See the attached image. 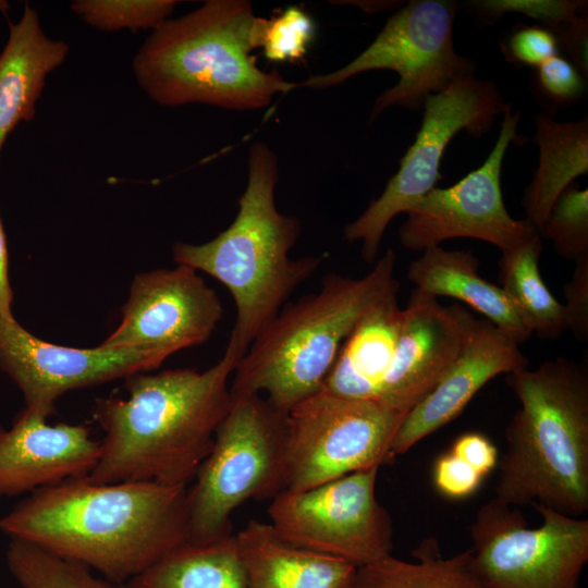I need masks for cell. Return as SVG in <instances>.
Returning a JSON list of instances; mask_svg holds the SVG:
<instances>
[{"instance_id": "cell-1", "label": "cell", "mask_w": 588, "mask_h": 588, "mask_svg": "<svg viewBox=\"0 0 588 588\" xmlns=\"http://www.w3.org/2000/svg\"><path fill=\"white\" fill-rule=\"evenodd\" d=\"M0 531L127 584L191 540L187 487L72 479L29 493Z\"/></svg>"}, {"instance_id": "cell-2", "label": "cell", "mask_w": 588, "mask_h": 588, "mask_svg": "<svg viewBox=\"0 0 588 588\" xmlns=\"http://www.w3.org/2000/svg\"><path fill=\"white\" fill-rule=\"evenodd\" d=\"M242 356L226 346L210 368L139 372L124 379L127 397L97 399L105 432L93 483H191L232 404L230 380Z\"/></svg>"}, {"instance_id": "cell-3", "label": "cell", "mask_w": 588, "mask_h": 588, "mask_svg": "<svg viewBox=\"0 0 588 588\" xmlns=\"http://www.w3.org/2000/svg\"><path fill=\"white\" fill-rule=\"evenodd\" d=\"M267 19L246 0H208L151 32L133 59L139 87L155 102L177 107L205 103L256 110L297 83L258 68Z\"/></svg>"}, {"instance_id": "cell-4", "label": "cell", "mask_w": 588, "mask_h": 588, "mask_svg": "<svg viewBox=\"0 0 588 588\" xmlns=\"http://www.w3.org/2000/svg\"><path fill=\"white\" fill-rule=\"evenodd\" d=\"M278 179L274 151L266 143L252 144L247 183L233 222L206 243L177 242L172 248L176 265L203 271L229 290L236 319L228 347L242 357L323 260L322 256H290L302 223L277 208Z\"/></svg>"}, {"instance_id": "cell-5", "label": "cell", "mask_w": 588, "mask_h": 588, "mask_svg": "<svg viewBox=\"0 0 588 588\" xmlns=\"http://www.w3.org/2000/svg\"><path fill=\"white\" fill-rule=\"evenodd\" d=\"M519 408L505 429L495 499L581 517L588 511V372L565 357L509 373Z\"/></svg>"}, {"instance_id": "cell-6", "label": "cell", "mask_w": 588, "mask_h": 588, "mask_svg": "<svg viewBox=\"0 0 588 588\" xmlns=\"http://www.w3.org/2000/svg\"><path fill=\"white\" fill-rule=\"evenodd\" d=\"M395 261L390 248L366 275L327 274L317 292L287 302L237 363L232 397L261 395L286 413L318 393L356 324L397 294Z\"/></svg>"}, {"instance_id": "cell-7", "label": "cell", "mask_w": 588, "mask_h": 588, "mask_svg": "<svg viewBox=\"0 0 588 588\" xmlns=\"http://www.w3.org/2000/svg\"><path fill=\"white\" fill-rule=\"evenodd\" d=\"M232 399L208 456L187 487L192 541L231 532L230 517L240 505L281 492L286 413L261 395Z\"/></svg>"}, {"instance_id": "cell-8", "label": "cell", "mask_w": 588, "mask_h": 588, "mask_svg": "<svg viewBox=\"0 0 588 588\" xmlns=\"http://www.w3.org/2000/svg\"><path fill=\"white\" fill-rule=\"evenodd\" d=\"M455 12L456 4L451 1H409L388 19L372 42L350 63L299 82L298 87L328 88L363 72L392 70L400 78L377 97L370 120L391 106L419 109L429 95L474 75L475 62L454 49Z\"/></svg>"}, {"instance_id": "cell-9", "label": "cell", "mask_w": 588, "mask_h": 588, "mask_svg": "<svg viewBox=\"0 0 588 588\" xmlns=\"http://www.w3.org/2000/svg\"><path fill=\"white\" fill-rule=\"evenodd\" d=\"M405 416L323 391L286 412L282 491H301L392 461Z\"/></svg>"}, {"instance_id": "cell-10", "label": "cell", "mask_w": 588, "mask_h": 588, "mask_svg": "<svg viewBox=\"0 0 588 588\" xmlns=\"http://www.w3.org/2000/svg\"><path fill=\"white\" fill-rule=\"evenodd\" d=\"M510 105L492 82L475 75L462 77L426 98L421 126L397 172L381 195L344 228L347 242L362 243L365 261L376 260L389 223L436 187L442 156L453 137L463 130L470 136H482L495 115L504 113Z\"/></svg>"}, {"instance_id": "cell-11", "label": "cell", "mask_w": 588, "mask_h": 588, "mask_svg": "<svg viewBox=\"0 0 588 588\" xmlns=\"http://www.w3.org/2000/svg\"><path fill=\"white\" fill-rule=\"evenodd\" d=\"M529 528L516 506L495 498L470 525L471 565L488 588H578L588 561V519L538 507Z\"/></svg>"}, {"instance_id": "cell-12", "label": "cell", "mask_w": 588, "mask_h": 588, "mask_svg": "<svg viewBox=\"0 0 588 588\" xmlns=\"http://www.w3.org/2000/svg\"><path fill=\"white\" fill-rule=\"evenodd\" d=\"M379 467L301 491H282L268 509L287 542L359 568L391 554L392 520L376 497Z\"/></svg>"}, {"instance_id": "cell-13", "label": "cell", "mask_w": 588, "mask_h": 588, "mask_svg": "<svg viewBox=\"0 0 588 588\" xmlns=\"http://www.w3.org/2000/svg\"><path fill=\"white\" fill-rule=\"evenodd\" d=\"M498 139L485 162L446 188H432L406 212L399 230L401 244L425 250L455 237L491 243L501 253L513 249L538 230L527 219H514L503 201L501 171L506 150L517 139L519 112L503 113Z\"/></svg>"}, {"instance_id": "cell-14", "label": "cell", "mask_w": 588, "mask_h": 588, "mask_svg": "<svg viewBox=\"0 0 588 588\" xmlns=\"http://www.w3.org/2000/svg\"><path fill=\"white\" fill-rule=\"evenodd\" d=\"M169 355L151 347L76 348L42 341L0 317V369L22 392L28 416L46 419L65 393L158 368Z\"/></svg>"}, {"instance_id": "cell-15", "label": "cell", "mask_w": 588, "mask_h": 588, "mask_svg": "<svg viewBox=\"0 0 588 588\" xmlns=\"http://www.w3.org/2000/svg\"><path fill=\"white\" fill-rule=\"evenodd\" d=\"M222 316L220 297L195 269H156L134 277L120 324L99 345L151 347L171 356L206 342Z\"/></svg>"}, {"instance_id": "cell-16", "label": "cell", "mask_w": 588, "mask_h": 588, "mask_svg": "<svg viewBox=\"0 0 588 588\" xmlns=\"http://www.w3.org/2000/svg\"><path fill=\"white\" fill-rule=\"evenodd\" d=\"M476 318L418 289L403 308L394 358L378 404L406 416L443 378L462 352Z\"/></svg>"}, {"instance_id": "cell-17", "label": "cell", "mask_w": 588, "mask_h": 588, "mask_svg": "<svg viewBox=\"0 0 588 588\" xmlns=\"http://www.w3.org/2000/svg\"><path fill=\"white\" fill-rule=\"evenodd\" d=\"M518 344L489 320L476 319L454 364L403 419L392 442L394 457L456 418L492 378L526 369Z\"/></svg>"}, {"instance_id": "cell-18", "label": "cell", "mask_w": 588, "mask_h": 588, "mask_svg": "<svg viewBox=\"0 0 588 588\" xmlns=\"http://www.w3.org/2000/svg\"><path fill=\"white\" fill-rule=\"evenodd\" d=\"M99 456L86 426L50 425L21 411L10 429L0 427V499L85 478Z\"/></svg>"}, {"instance_id": "cell-19", "label": "cell", "mask_w": 588, "mask_h": 588, "mask_svg": "<svg viewBox=\"0 0 588 588\" xmlns=\"http://www.w3.org/2000/svg\"><path fill=\"white\" fill-rule=\"evenodd\" d=\"M245 588H353L357 567L284 540L250 519L236 535Z\"/></svg>"}, {"instance_id": "cell-20", "label": "cell", "mask_w": 588, "mask_h": 588, "mask_svg": "<svg viewBox=\"0 0 588 588\" xmlns=\"http://www.w3.org/2000/svg\"><path fill=\"white\" fill-rule=\"evenodd\" d=\"M9 38L0 53V151L8 135L35 114L46 77L69 53L63 40L46 35L36 10L25 4L17 23H9Z\"/></svg>"}, {"instance_id": "cell-21", "label": "cell", "mask_w": 588, "mask_h": 588, "mask_svg": "<svg viewBox=\"0 0 588 588\" xmlns=\"http://www.w3.org/2000/svg\"><path fill=\"white\" fill-rule=\"evenodd\" d=\"M392 294L356 324L342 344L320 391L378 404L390 371L403 322Z\"/></svg>"}, {"instance_id": "cell-22", "label": "cell", "mask_w": 588, "mask_h": 588, "mask_svg": "<svg viewBox=\"0 0 588 588\" xmlns=\"http://www.w3.org/2000/svg\"><path fill=\"white\" fill-rule=\"evenodd\" d=\"M479 265L470 252L433 246L422 250V255L408 266L406 275L416 289L428 295L449 296L466 303L518 343L528 340L532 332L501 286L479 274Z\"/></svg>"}, {"instance_id": "cell-23", "label": "cell", "mask_w": 588, "mask_h": 588, "mask_svg": "<svg viewBox=\"0 0 588 588\" xmlns=\"http://www.w3.org/2000/svg\"><path fill=\"white\" fill-rule=\"evenodd\" d=\"M535 123L539 162L522 206L526 219L539 231L561 194L588 172V119L560 122L539 113Z\"/></svg>"}, {"instance_id": "cell-24", "label": "cell", "mask_w": 588, "mask_h": 588, "mask_svg": "<svg viewBox=\"0 0 588 588\" xmlns=\"http://www.w3.org/2000/svg\"><path fill=\"white\" fill-rule=\"evenodd\" d=\"M127 584L132 588H245L236 536L189 540Z\"/></svg>"}, {"instance_id": "cell-25", "label": "cell", "mask_w": 588, "mask_h": 588, "mask_svg": "<svg viewBox=\"0 0 588 588\" xmlns=\"http://www.w3.org/2000/svg\"><path fill=\"white\" fill-rule=\"evenodd\" d=\"M542 241L538 234L502 253L500 281L525 326L540 339H558L567 330L565 308L544 284L539 270Z\"/></svg>"}, {"instance_id": "cell-26", "label": "cell", "mask_w": 588, "mask_h": 588, "mask_svg": "<svg viewBox=\"0 0 588 588\" xmlns=\"http://www.w3.org/2000/svg\"><path fill=\"white\" fill-rule=\"evenodd\" d=\"M414 562L392 554L357 568L353 588H488L471 565L469 549L442 558L437 540L426 539Z\"/></svg>"}, {"instance_id": "cell-27", "label": "cell", "mask_w": 588, "mask_h": 588, "mask_svg": "<svg viewBox=\"0 0 588 588\" xmlns=\"http://www.w3.org/2000/svg\"><path fill=\"white\" fill-rule=\"evenodd\" d=\"M5 560L10 574L21 588H132L17 540L9 542Z\"/></svg>"}, {"instance_id": "cell-28", "label": "cell", "mask_w": 588, "mask_h": 588, "mask_svg": "<svg viewBox=\"0 0 588 588\" xmlns=\"http://www.w3.org/2000/svg\"><path fill=\"white\" fill-rule=\"evenodd\" d=\"M175 0H76L71 10L85 23L105 32L156 29L175 9Z\"/></svg>"}, {"instance_id": "cell-29", "label": "cell", "mask_w": 588, "mask_h": 588, "mask_svg": "<svg viewBox=\"0 0 588 588\" xmlns=\"http://www.w3.org/2000/svg\"><path fill=\"white\" fill-rule=\"evenodd\" d=\"M538 233L550 240L555 252L567 260L588 255V189L573 182L558 198Z\"/></svg>"}, {"instance_id": "cell-30", "label": "cell", "mask_w": 588, "mask_h": 588, "mask_svg": "<svg viewBox=\"0 0 588 588\" xmlns=\"http://www.w3.org/2000/svg\"><path fill=\"white\" fill-rule=\"evenodd\" d=\"M315 34L313 17L292 5L267 21L261 48L272 62H293L306 54Z\"/></svg>"}, {"instance_id": "cell-31", "label": "cell", "mask_w": 588, "mask_h": 588, "mask_svg": "<svg viewBox=\"0 0 588 588\" xmlns=\"http://www.w3.org/2000/svg\"><path fill=\"white\" fill-rule=\"evenodd\" d=\"M468 5L485 19L520 13L539 21L548 29L587 13V2L579 0H475Z\"/></svg>"}, {"instance_id": "cell-32", "label": "cell", "mask_w": 588, "mask_h": 588, "mask_svg": "<svg viewBox=\"0 0 588 588\" xmlns=\"http://www.w3.org/2000/svg\"><path fill=\"white\" fill-rule=\"evenodd\" d=\"M537 83L541 95L555 106H567L585 91L584 76L559 54L538 66Z\"/></svg>"}, {"instance_id": "cell-33", "label": "cell", "mask_w": 588, "mask_h": 588, "mask_svg": "<svg viewBox=\"0 0 588 588\" xmlns=\"http://www.w3.org/2000/svg\"><path fill=\"white\" fill-rule=\"evenodd\" d=\"M558 52L554 34L542 26H523L512 34L506 44L507 56L524 65L538 68Z\"/></svg>"}, {"instance_id": "cell-34", "label": "cell", "mask_w": 588, "mask_h": 588, "mask_svg": "<svg viewBox=\"0 0 588 588\" xmlns=\"http://www.w3.org/2000/svg\"><path fill=\"white\" fill-rule=\"evenodd\" d=\"M482 479L479 473L451 452L441 455L434 464V485L443 495L452 499L473 494Z\"/></svg>"}, {"instance_id": "cell-35", "label": "cell", "mask_w": 588, "mask_h": 588, "mask_svg": "<svg viewBox=\"0 0 588 588\" xmlns=\"http://www.w3.org/2000/svg\"><path fill=\"white\" fill-rule=\"evenodd\" d=\"M572 279L564 284L563 304L566 314L567 330L581 342L588 340V255L575 261Z\"/></svg>"}, {"instance_id": "cell-36", "label": "cell", "mask_w": 588, "mask_h": 588, "mask_svg": "<svg viewBox=\"0 0 588 588\" xmlns=\"http://www.w3.org/2000/svg\"><path fill=\"white\" fill-rule=\"evenodd\" d=\"M562 48L567 60L587 77L588 74V19L587 13L563 22L550 29Z\"/></svg>"}, {"instance_id": "cell-37", "label": "cell", "mask_w": 588, "mask_h": 588, "mask_svg": "<svg viewBox=\"0 0 588 588\" xmlns=\"http://www.w3.org/2000/svg\"><path fill=\"white\" fill-rule=\"evenodd\" d=\"M450 452L466 462L482 477L488 475L498 463L497 448L479 432H467L460 436Z\"/></svg>"}, {"instance_id": "cell-38", "label": "cell", "mask_w": 588, "mask_h": 588, "mask_svg": "<svg viewBox=\"0 0 588 588\" xmlns=\"http://www.w3.org/2000/svg\"><path fill=\"white\" fill-rule=\"evenodd\" d=\"M13 290L9 281V256L7 238L0 218V317L7 320L15 319L12 313Z\"/></svg>"}, {"instance_id": "cell-39", "label": "cell", "mask_w": 588, "mask_h": 588, "mask_svg": "<svg viewBox=\"0 0 588 588\" xmlns=\"http://www.w3.org/2000/svg\"><path fill=\"white\" fill-rule=\"evenodd\" d=\"M346 3H352L356 7H359L368 13H373L382 10L394 9L400 7L402 2L399 1H347Z\"/></svg>"}, {"instance_id": "cell-40", "label": "cell", "mask_w": 588, "mask_h": 588, "mask_svg": "<svg viewBox=\"0 0 588 588\" xmlns=\"http://www.w3.org/2000/svg\"><path fill=\"white\" fill-rule=\"evenodd\" d=\"M8 8H9L8 2L0 0V10L4 12Z\"/></svg>"}]
</instances>
